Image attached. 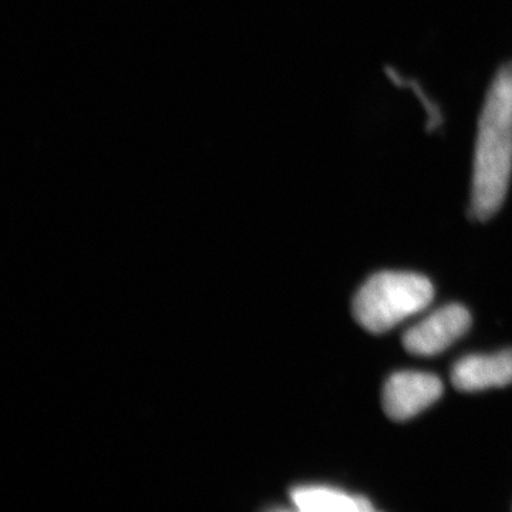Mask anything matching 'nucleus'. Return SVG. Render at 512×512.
<instances>
[{
	"instance_id": "nucleus-1",
	"label": "nucleus",
	"mask_w": 512,
	"mask_h": 512,
	"mask_svg": "<svg viewBox=\"0 0 512 512\" xmlns=\"http://www.w3.org/2000/svg\"><path fill=\"white\" fill-rule=\"evenodd\" d=\"M511 175L512 62H507L495 73L478 119L470 205L476 220H490L500 211Z\"/></svg>"
},
{
	"instance_id": "nucleus-2",
	"label": "nucleus",
	"mask_w": 512,
	"mask_h": 512,
	"mask_svg": "<svg viewBox=\"0 0 512 512\" xmlns=\"http://www.w3.org/2000/svg\"><path fill=\"white\" fill-rule=\"evenodd\" d=\"M429 279L412 272H379L353 301V315L366 330L383 333L426 309L433 301Z\"/></svg>"
},
{
	"instance_id": "nucleus-3",
	"label": "nucleus",
	"mask_w": 512,
	"mask_h": 512,
	"mask_svg": "<svg viewBox=\"0 0 512 512\" xmlns=\"http://www.w3.org/2000/svg\"><path fill=\"white\" fill-rule=\"evenodd\" d=\"M471 315L458 303L443 306L407 330L403 345L416 356H434L453 345L470 329Z\"/></svg>"
},
{
	"instance_id": "nucleus-4",
	"label": "nucleus",
	"mask_w": 512,
	"mask_h": 512,
	"mask_svg": "<svg viewBox=\"0 0 512 512\" xmlns=\"http://www.w3.org/2000/svg\"><path fill=\"white\" fill-rule=\"evenodd\" d=\"M443 383L436 375L424 372H397L383 390L384 412L390 419H412L440 399Z\"/></svg>"
},
{
	"instance_id": "nucleus-5",
	"label": "nucleus",
	"mask_w": 512,
	"mask_h": 512,
	"mask_svg": "<svg viewBox=\"0 0 512 512\" xmlns=\"http://www.w3.org/2000/svg\"><path fill=\"white\" fill-rule=\"evenodd\" d=\"M451 380L463 392L508 386L512 383V349L463 357L454 365Z\"/></svg>"
},
{
	"instance_id": "nucleus-6",
	"label": "nucleus",
	"mask_w": 512,
	"mask_h": 512,
	"mask_svg": "<svg viewBox=\"0 0 512 512\" xmlns=\"http://www.w3.org/2000/svg\"><path fill=\"white\" fill-rule=\"evenodd\" d=\"M296 507L306 512H369L375 510L363 495H352L330 487H301L292 493Z\"/></svg>"
}]
</instances>
